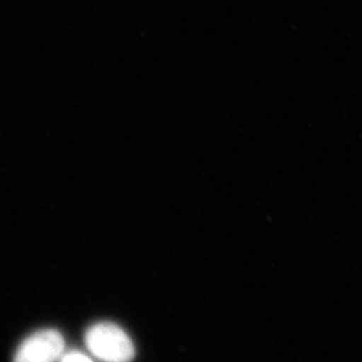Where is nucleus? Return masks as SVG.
<instances>
[{"label": "nucleus", "instance_id": "f257e3e1", "mask_svg": "<svg viewBox=\"0 0 362 362\" xmlns=\"http://www.w3.org/2000/svg\"><path fill=\"white\" fill-rule=\"evenodd\" d=\"M86 345L104 362H130L134 357L129 336L115 324L101 322L91 326L86 333Z\"/></svg>", "mask_w": 362, "mask_h": 362}, {"label": "nucleus", "instance_id": "f03ea898", "mask_svg": "<svg viewBox=\"0 0 362 362\" xmlns=\"http://www.w3.org/2000/svg\"><path fill=\"white\" fill-rule=\"evenodd\" d=\"M65 341L55 330H40L28 337L13 362H54L64 351Z\"/></svg>", "mask_w": 362, "mask_h": 362}, {"label": "nucleus", "instance_id": "7ed1b4c3", "mask_svg": "<svg viewBox=\"0 0 362 362\" xmlns=\"http://www.w3.org/2000/svg\"><path fill=\"white\" fill-rule=\"evenodd\" d=\"M62 362H93L91 361L89 357H86L85 354H82V353H77V351H74V353H70V354H67L65 358H64V361Z\"/></svg>", "mask_w": 362, "mask_h": 362}]
</instances>
